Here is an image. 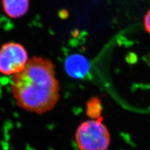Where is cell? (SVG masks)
<instances>
[{"instance_id": "6da1fadb", "label": "cell", "mask_w": 150, "mask_h": 150, "mask_svg": "<svg viewBox=\"0 0 150 150\" xmlns=\"http://www.w3.org/2000/svg\"><path fill=\"white\" fill-rule=\"evenodd\" d=\"M11 90L23 110L38 115L52 110L60 98L54 63L48 58L32 57L21 71L12 76Z\"/></svg>"}, {"instance_id": "7a4b0ae2", "label": "cell", "mask_w": 150, "mask_h": 150, "mask_svg": "<svg viewBox=\"0 0 150 150\" xmlns=\"http://www.w3.org/2000/svg\"><path fill=\"white\" fill-rule=\"evenodd\" d=\"M75 141L79 150H107L110 134L100 119L84 121L76 129Z\"/></svg>"}, {"instance_id": "3957f363", "label": "cell", "mask_w": 150, "mask_h": 150, "mask_svg": "<svg viewBox=\"0 0 150 150\" xmlns=\"http://www.w3.org/2000/svg\"><path fill=\"white\" fill-rule=\"evenodd\" d=\"M28 61V53L20 43L9 42L0 48V73L14 75L21 71Z\"/></svg>"}, {"instance_id": "277c9868", "label": "cell", "mask_w": 150, "mask_h": 150, "mask_svg": "<svg viewBox=\"0 0 150 150\" xmlns=\"http://www.w3.org/2000/svg\"><path fill=\"white\" fill-rule=\"evenodd\" d=\"M65 68L71 76L81 78L88 71L89 63L82 55L73 54L69 56L66 60Z\"/></svg>"}, {"instance_id": "5b68a950", "label": "cell", "mask_w": 150, "mask_h": 150, "mask_svg": "<svg viewBox=\"0 0 150 150\" xmlns=\"http://www.w3.org/2000/svg\"><path fill=\"white\" fill-rule=\"evenodd\" d=\"M3 8L6 15L11 18H19L28 11L30 0H2Z\"/></svg>"}, {"instance_id": "8992f818", "label": "cell", "mask_w": 150, "mask_h": 150, "mask_svg": "<svg viewBox=\"0 0 150 150\" xmlns=\"http://www.w3.org/2000/svg\"><path fill=\"white\" fill-rule=\"evenodd\" d=\"M144 25L146 31L150 35V9L147 11L144 18Z\"/></svg>"}]
</instances>
